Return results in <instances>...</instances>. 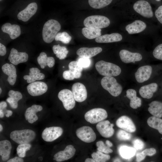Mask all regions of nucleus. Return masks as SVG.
Masks as SVG:
<instances>
[{"mask_svg":"<svg viewBox=\"0 0 162 162\" xmlns=\"http://www.w3.org/2000/svg\"><path fill=\"white\" fill-rule=\"evenodd\" d=\"M162 74V64H146L139 65L131 75L133 80L140 86L148 83Z\"/></svg>","mask_w":162,"mask_h":162,"instance_id":"1","label":"nucleus"},{"mask_svg":"<svg viewBox=\"0 0 162 162\" xmlns=\"http://www.w3.org/2000/svg\"><path fill=\"white\" fill-rule=\"evenodd\" d=\"M98 73L104 76L116 77L122 76L124 79L127 76V69L125 66H121L112 63L100 60L95 64Z\"/></svg>","mask_w":162,"mask_h":162,"instance_id":"2","label":"nucleus"},{"mask_svg":"<svg viewBox=\"0 0 162 162\" xmlns=\"http://www.w3.org/2000/svg\"><path fill=\"white\" fill-rule=\"evenodd\" d=\"M162 86V74L149 82L140 86L136 88L142 98L150 99L157 95Z\"/></svg>","mask_w":162,"mask_h":162,"instance_id":"3","label":"nucleus"},{"mask_svg":"<svg viewBox=\"0 0 162 162\" xmlns=\"http://www.w3.org/2000/svg\"><path fill=\"white\" fill-rule=\"evenodd\" d=\"M120 59L124 65L128 64H138L139 65L148 64L145 60L142 54L138 52H132L123 49L119 52Z\"/></svg>","mask_w":162,"mask_h":162,"instance_id":"4","label":"nucleus"},{"mask_svg":"<svg viewBox=\"0 0 162 162\" xmlns=\"http://www.w3.org/2000/svg\"><path fill=\"white\" fill-rule=\"evenodd\" d=\"M100 83L103 88L114 97L119 96L123 91L122 85L114 77L104 76L102 79Z\"/></svg>","mask_w":162,"mask_h":162,"instance_id":"5","label":"nucleus"},{"mask_svg":"<svg viewBox=\"0 0 162 162\" xmlns=\"http://www.w3.org/2000/svg\"><path fill=\"white\" fill-rule=\"evenodd\" d=\"M61 28L60 23L56 20L51 19L46 22L42 30V38L44 41L47 43L52 42Z\"/></svg>","mask_w":162,"mask_h":162,"instance_id":"6","label":"nucleus"},{"mask_svg":"<svg viewBox=\"0 0 162 162\" xmlns=\"http://www.w3.org/2000/svg\"><path fill=\"white\" fill-rule=\"evenodd\" d=\"M35 136L34 131L27 129L14 130L10 134L11 139L19 144L29 143L34 139Z\"/></svg>","mask_w":162,"mask_h":162,"instance_id":"7","label":"nucleus"},{"mask_svg":"<svg viewBox=\"0 0 162 162\" xmlns=\"http://www.w3.org/2000/svg\"><path fill=\"white\" fill-rule=\"evenodd\" d=\"M83 24L86 27L99 29L108 26L110 24V21L107 17L104 16L92 15L86 18Z\"/></svg>","mask_w":162,"mask_h":162,"instance_id":"8","label":"nucleus"},{"mask_svg":"<svg viewBox=\"0 0 162 162\" xmlns=\"http://www.w3.org/2000/svg\"><path fill=\"white\" fill-rule=\"evenodd\" d=\"M107 116L106 111L103 108H99L89 110L85 113L84 117L87 122L94 124L103 121Z\"/></svg>","mask_w":162,"mask_h":162,"instance_id":"9","label":"nucleus"},{"mask_svg":"<svg viewBox=\"0 0 162 162\" xmlns=\"http://www.w3.org/2000/svg\"><path fill=\"white\" fill-rule=\"evenodd\" d=\"M58 97L66 110H70L74 107L75 100L72 91L70 90L65 89L60 91L58 93Z\"/></svg>","mask_w":162,"mask_h":162,"instance_id":"10","label":"nucleus"},{"mask_svg":"<svg viewBox=\"0 0 162 162\" xmlns=\"http://www.w3.org/2000/svg\"><path fill=\"white\" fill-rule=\"evenodd\" d=\"M133 8L137 13L146 18H151L153 16V12L150 4L144 0L136 2L134 4Z\"/></svg>","mask_w":162,"mask_h":162,"instance_id":"11","label":"nucleus"},{"mask_svg":"<svg viewBox=\"0 0 162 162\" xmlns=\"http://www.w3.org/2000/svg\"><path fill=\"white\" fill-rule=\"evenodd\" d=\"M76 134L79 139L87 143L94 142L96 137V134L93 129L88 126H84L77 129Z\"/></svg>","mask_w":162,"mask_h":162,"instance_id":"12","label":"nucleus"},{"mask_svg":"<svg viewBox=\"0 0 162 162\" xmlns=\"http://www.w3.org/2000/svg\"><path fill=\"white\" fill-rule=\"evenodd\" d=\"M63 132V129L60 127H51L46 128L42 133V138L46 142H52L61 136Z\"/></svg>","mask_w":162,"mask_h":162,"instance_id":"13","label":"nucleus"},{"mask_svg":"<svg viewBox=\"0 0 162 162\" xmlns=\"http://www.w3.org/2000/svg\"><path fill=\"white\" fill-rule=\"evenodd\" d=\"M28 93L33 96L41 95L46 92L48 86L43 82L36 81L28 84L27 87Z\"/></svg>","mask_w":162,"mask_h":162,"instance_id":"14","label":"nucleus"},{"mask_svg":"<svg viewBox=\"0 0 162 162\" xmlns=\"http://www.w3.org/2000/svg\"><path fill=\"white\" fill-rule=\"evenodd\" d=\"M72 92L75 101L81 102L85 101L87 98V93L85 86L82 83L76 82L72 87Z\"/></svg>","mask_w":162,"mask_h":162,"instance_id":"15","label":"nucleus"},{"mask_svg":"<svg viewBox=\"0 0 162 162\" xmlns=\"http://www.w3.org/2000/svg\"><path fill=\"white\" fill-rule=\"evenodd\" d=\"M135 88H129L125 91V95L129 100V105L130 108L136 109L140 107L142 105L141 99L137 96V91Z\"/></svg>","mask_w":162,"mask_h":162,"instance_id":"16","label":"nucleus"},{"mask_svg":"<svg viewBox=\"0 0 162 162\" xmlns=\"http://www.w3.org/2000/svg\"><path fill=\"white\" fill-rule=\"evenodd\" d=\"M114 124L108 120L102 121L98 123L96 128L97 130L103 137L109 138L113 136L114 130Z\"/></svg>","mask_w":162,"mask_h":162,"instance_id":"17","label":"nucleus"},{"mask_svg":"<svg viewBox=\"0 0 162 162\" xmlns=\"http://www.w3.org/2000/svg\"><path fill=\"white\" fill-rule=\"evenodd\" d=\"M116 124L118 127L129 133H134L136 130V126L132 120L125 116L119 118Z\"/></svg>","mask_w":162,"mask_h":162,"instance_id":"18","label":"nucleus"},{"mask_svg":"<svg viewBox=\"0 0 162 162\" xmlns=\"http://www.w3.org/2000/svg\"><path fill=\"white\" fill-rule=\"evenodd\" d=\"M76 151L73 146L68 145L66 147L64 150L56 153L54 156L53 160L58 162L67 160L74 155Z\"/></svg>","mask_w":162,"mask_h":162,"instance_id":"19","label":"nucleus"},{"mask_svg":"<svg viewBox=\"0 0 162 162\" xmlns=\"http://www.w3.org/2000/svg\"><path fill=\"white\" fill-rule=\"evenodd\" d=\"M37 9V3L34 2L31 3L18 14L17 18L19 20L26 22L36 13Z\"/></svg>","mask_w":162,"mask_h":162,"instance_id":"20","label":"nucleus"},{"mask_svg":"<svg viewBox=\"0 0 162 162\" xmlns=\"http://www.w3.org/2000/svg\"><path fill=\"white\" fill-rule=\"evenodd\" d=\"M8 59L12 64L16 65L26 62L28 59V55L25 52H19L13 48L11 50Z\"/></svg>","mask_w":162,"mask_h":162,"instance_id":"21","label":"nucleus"},{"mask_svg":"<svg viewBox=\"0 0 162 162\" xmlns=\"http://www.w3.org/2000/svg\"><path fill=\"white\" fill-rule=\"evenodd\" d=\"M2 68L3 73L8 76V81L10 84L14 85L16 82L17 77L15 66L12 64L6 63L2 66Z\"/></svg>","mask_w":162,"mask_h":162,"instance_id":"22","label":"nucleus"},{"mask_svg":"<svg viewBox=\"0 0 162 162\" xmlns=\"http://www.w3.org/2000/svg\"><path fill=\"white\" fill-rule=\"evenodd\" d=\"M43 109L42 106L34 104L28 108L26 110L24 114L26 120L31 124H32L36 121L38 117L36 114L37 112L41 111Z\"/></svg>","mask_w":162,"mask_h":162,"instance_id":"23","label":"nucleus"},{"mask_svg":"<svg viewBox=\"0 0 162 162\" xmlns=\"http://www.w3.org/2000/svg\"><path fill=\"white\" fill-rule=\"evenodd\" d=\"M1 29L4 32L8 34L12 39L17 38L21 34L20 28L16 24L11 25L10 23H6L2 26Z\"/></svg>","mask_w":162,"mask_h":162,"instance_id":"24","label":"nucleus"},{"mask_svg":"<svg viewBox=\"0 0 162 162\" xmlns=\"http://www.w3.org/2000/svg\"><path fill=\"white\" fill-rule=\"evenodd\" d=\"M102 49L99 47H81L77 50L76 54L80 57L90 58L101 52Z\"/></svg>","mask_w":162,"mask_h":162,"instance_id":"25","label":"nucleus"},{"mask_svg":"<svg viewBox=\"0 0 162 162\" xmlns=\"http://www.w3.org/2000/svg\"><path fill=\"white\" fill-rule=\"evenodd\" d=\"M146 24L140 20H135L132 23L127 25L125 29L130 34L140 33L146 28Z\"/></svg>","mask_w":162,"mask_h":162,"instance_id":"26","label":"nucleus"},{"mask_svg":"<svg viewBox=\"0 0 162 162\" xmlns=\"http://www.w3.org/2000/svg\"><path fill=\"white\" fill-rule=\"evenodd\" d=\"M122 39V37L117 33L110 34H105L96 38L95 41L98 43H109L120 41Z\"/></svg>","mask_w":162,"mask_h":162,"instance_id":"27","label":"nucleus"},{"mask_svg":"<svg viewBox=\"0 0 162 162\" xmlns=\"http://www.w3.org/2000/svg\"><path fill=\"white\" fill-rule=\"evenodd\" d=\"M148 111L153 116L162 118V101L155 100L152 101L148 104Z\"/></svg>","mask_w":162,"mask_h":162,"instance_id":"28","label":"nucleus"},{"mask_svg":"<svg viewBox=\"0 0 162 162\" xmlns=\"http://www.w3.org/2000/svg\"><path fill=\"white\" fill-rule=\"evenodd\" d=\"M29 75H25L23 79L27 80L28 83H31L36 80L43 79L45 77L44 74L40 73V70L36 68H32L29 69Z\"/></svg>","mask_w":162,"mask_h":162,"instance_id":"29","label":"nucleus"},{"mask_svg":"<svg viewBox=\"0 0 162 162\" xmlns=\"http://www.w3.org/2000/svg\"><path fill=\"white\" fill-rule=\"evenodd\" d=\"M11 149V143L9 141L4 140L0 141V155L3 161H7L9 158Z\"/></svg>","mask_w":162,"mask_h":162,"instance_id":"30","label":"nucleus"},{"mask_svg":"<svg viewBox=\"0 0 162 162\" xmlns=\"http://www.w3.org/2000/svg\"><path fill=\"white\" fill-rule=\"evenodd\" d=\"M37 61L41 68L44 69L46 65L49 68L52 67L55 64V60L52 57H47L44 52H41L37 58Z\"/></svg>","mask_w":162,"mask_h":162,"instance_id":"31","label":"nucleus"},{"mask_svg":"<svg viewBox=\"0 0 162 162\" xmlns=\"http://www.w3.org/2000/svg\"><path fill=\"white\" fill-rule=\"evenodd\" d=\"M8 94L9 97L6 99V101L12 108H17L18 106V101L22 98L21 93L17 91L10 90Z\"/></svg>","mask_w":162,"mask_h":162,"instance_id":"32","label":"nucleus"},{"mask_svg":"<svg viewBox=\"0 0 162 162\" xmlns=\"http://www.w3.org/2000/svg\"><path fill=\"white\" fill-rule=\"evenodd\" d=\"M136 150L134 148L126 145L120 146L118 149L119 154L124 159H128L135 155Z\"/></svg>","mask_w":162,"mask_h":162,"instance_id":"33","label":"nucleus"},{"mask_svg":"<svg viewBox=\"0 0 162 162\" xmlns=\"http://www.w3.org/2000/svg\"><path fill=\"white\" fill-rule=\"evenodd\" d=\"M147 123L150 127L156 130L159 133L162 135V119L153 116L149 117Z\"/></svg>","mask_w":162,"mask_h":162,"instance_id":"34","label":"nucleus"},{"mask_svg":"<svg viewBox=\"0 0 162 162\" xmlns=\"http://www.w3.org/2000/svg\"><path fill=\"white\" fill-rule=\"evenodd\" d=\"M101 32L100 29H94L86 27L83 28L82 30L83 35L89 39L96 38L101 36Z\"/></svg>","mask_w":162,"mask_h":162,"instance_id":"35","label":"nucleus"},{"mask_svg":"<svg viewBox=\"0 0 162 162\" xmlns=\"http://www.w3.org/2000/svg\"><path fill=\"white\" fill-rule=\"evenodd\" d=\"M52 50L56 57L60 60L64 59L68 52L65 46H61L59 44L54 45L52 47Z\"/></svg>","mask_w":162,"mask_h":162,"instance_id":"36","label":"nucleus"},{"mask_svg":"<svg viewBox=\"0 0 162 162\" xmlns=\"http://www.w3.org/2000/svg\"><path fill=\"white\" fill-rule=\"evenodd\" d=\"M68 68L69 69L74 73L75 78L78 79L81 77L83 68L79 64L77 61L70 62L68 64Z\"/></svg>","mask_w":162,"mask_h":162,"instance_id":"37","label":"nucleus"},{"mask_svg":"<svg viewBox=\"0 0 162 162\" xmlns=\"http://www.w3.org/2000/svg\"><path fill=\"white\" fill-rule=\"evenodd\" d=\"M112 0H88L90 6L94 9L104 8L110 4Z\"/></svg>","mask_w":162,"mask_h":162,"instance_id":"38","label":"nucleus"},{"mask_svg":"<svg viewBox=\"0 0 162 162\" xmlns=\"http://www.w3.org/2000/svg\"><path fill=\"white\" fill-rule=\"evenodd\" d=\"M156 149L154 148L146 149L142 152L137 153L136 154V161L139 162L143 160L146 156H152L156 153Z\"/></svg>","mask_w":162,"mask_h":162,"instance_id":"39","label":"nucleus"},{"mask_svg":"<svg viewBox=\"0 0 162 162\" xmlns=\"http://www.w3.org/2000/svg\"><path fill=\"white\" fill-rule=\"evenodd\" d=\"M91 155L92 158L97 162H106L110 158L109 155L104 154L98 151L93 153Z\"/></svg>","mask_w":162,"mask_h":162,"instance_id":"40","label":"nucleus"},{"mask_svg":"<svg viewBox=\"0 0 162 162\" xmlns=\"http://www.w3.org/2000/svg\"><path fill=\"white\" fill-rule=\"evenodd\" d=\"M32 146L29 143L20 144L16 148V153L19 157L24 158L26 155V152L29 150Z\"/></svg>","mask_w":162,"mask_h":162,"instance_id":"41","label":"nucleus"},{"mask_svg":"<svg viewBox=\"0 0 162 162\" xmlns=\"http://www.w3.org/2000/svg\"><path fill=\"white\" fill-rule=\"evenodd\" d=\"M71 38V37L67 32H64L58 33L55 39L56 41H60L64 44H68L70 41Z\"/></svg>","mask_w":162,"mask_h":162,"instance_id":"42","label":"nucleus"},{"mask_svg":"<svg viewBox=\"0 0 162 162\" xmlns=\"http://www.w3.org/2000/svg\"><path fill=\"white\" fill-rule=\"evenodd\" d=\"M152 55L155 59L162 61V43L155 46L152 51Z\"/></svg>","mask_w":162,"mask_h":162,"instance_id":"43","label":"nucleus"},{"mask_svg":"<svg viewBox=\"0 0 162 162\" xmlns=\"http://www.w3.org/2000/svg\"><path fill=\"white\" fill-rule=\"evenodd\" d=\"M96 145L98 147L97 150L99 151L106 154L112 153L113 152L112 150L107 146H106L102 141L97 142Z\"/></svg>","mask_w":162,"mask_h":162,"instance_id":"44","label":"nucleus"},{"mask_svg":"<svg viewBox=\"0 0 162 162\" xmlns=\"http://www.w3.org/2000/svg\"><path fill=\"white\" fill-rule=\"evenodd\" d=\"M117 138L120 140L126 141L130 140L132 137L130 134L124 130H120L117 133Z\"/></svg>","mask_w":162,"mask_h":162,"instance_id":"45","label":"nucleus"},{"mask_svg":"<svg viewBox=\"0 0 162 162\" xmlns=\"http://www.w3.org/2000/svg\"><path fill=\"white\" fill-rule=\"evenodd\" d=\"M79 64L83 68L88 67L90 65L91 62L89 58L80 57L77 61Z\"/></svg>","mask_w":162,"mask_h":162,"instance_id":"46","label":"nucleus"},{"mask_svg":"<svg viewBox=\"0 0 162 162\" xmlns=\"http://www.w3.org/2000/svg\"><path fill=\"white\" fill-rule=\"evenodd\" d=\"M134 148L137 150H141L144 147V143L141 140L139 139H136L133 142Z\"/></svg>","mask_w":162,"mask_h":162,"instance_id":"47","label":"nucleus"},{"mask_svg":"<svg viewBox=\"0 0 162 162\" xmlns=\"http://www.w3.org/2000/svg\"><path fill=\"white\" fill-rule=\"evenodd\" d=\"M63 76L64 79L68 80H72L75 78L74 73L69 69L64 71Z\"/></svg>","mask_w":162,"mask_h":162,"instance_id":"48","label":"nucleus"},{"mask_svg":"<svg viewBox=\"0 0 162 162\" xmlns=\"http://www.w3.org/2000/svg\"><path fill=\"white\" fill-rule=\"evenodd\" d=\"M154 14L158 21L162 24V5L160 6L158 8Z\"/></svg>","mask_w":162,"mask_h":162,"instance_id":"49","label":"nucleus"},{"mask_svg":"<svg viewBox=\"0 0 162 162\" xmlns=\"http://www.w3.org/2000/svg\"><path fill=\"white\" fill-rule=\"evenodd\" d=\"M7 162H23L24 160L22 158L15 157L7 161Z\"/></svg>","mask_w":162,"mask_h":162,"instance_id":"50","label":"nucleus"},{"mask_svg":"<svg viewBox=\"0 0 162 162\" xmlns=\"http://www.w3.org/2000/svg\"><path fill=\"white\" fill-rule=\"evenodd\" d=\"M6 53L5 46L1 43H0V55L1 56H4Z\"/></svg>","mask_w":162,"mask_h":162,"instance_id":"51","label":"nucleus"},{"mask_svg":"<svg viewBox=\"0 0 162 162\" xmlns=\"http://www.w3.org/2000/svg\"><path fill=\"white\" fill-rule=\"evenodd\" d=\"M7 106L6 103L4 101H2L0 103V110H3Z\"/></svg>","mask_w":162,"mask_h":162,"instance_id":"52","label":"nucleus"},{"mask_svg":"<svg viewBox=\"0 0 162 162\" xmlns=\"http://www.w3.org/2000/svg\"><path fill=\"white\" fill-rule=\"evenodd\" d=\"M6 112L7 114H6L5 116L7 117H9L11 116L13 114V112L12 111L9 110H6Z\"/></svg>","mask_w":162,"mask_h":162,"instance_id":"53","label":"nucleus"},{"mask_svg":"<svg viewBox=\"0 0 162 162\" xmlns=\"http://www.w3.org/2000/svg\"><path fill=\"white\" fill-rule=\"evenodd\" d=\"M106 143L107 146L109 147H111L113 146L112 143L108 140H106Z\"/></svg>","mask_w":162,"mask_h":162,"instance_id":"54","label":"nucleus"},{"mask_svg":"<svg viewBox=\"0 0 162 162\" xmlns=\"http://www.w3.org/2000/svg\"><path fill=\"white\" fill-rule=\"evenodd\" d=\"M85 162H95V161L93 158H87L85 160Z\"/></svg>","mask_w":162,"mask_h":162,"instance_id":"55","label":"nucleus"},{"mask_svg":"<svg viewBox=\"0 0 162 162\" xmlns=\"http://www.w3.org/2000/svg\"><path fill=\"white\" fill-rule=\"evenodd\" d=\"M4 116V113L3 110H0V117L2 118Z\"/></svg>","mask_w":162,"mask_h":162,"instance_id":"56","label":"nucleus"},{"mask_svg":"<svg viewBox=\"0 0 162 162\" xmlns=\"http://www.w3.org/2000/svg\"><path fill=\"white\" fill-rule=\"evenodd\" d=\"M158 96H160V97H162V87L158 92V94H157Z\"/></svg>","mask_w":162,"mask_h":162,"instance_id":"57","label":"nucleus"},{"mask_svg":"<svg viewBox=\"0 0 162 162\" xmlns=\"http://www.w3.org/2000/svg\"><path fill=\"white\" fill-rule=\"evenodd\" d=\"M3 127L1 124H0V131L1 132L3 130Z\"/></svg>","mask_w":162,"mask_h":162,"instance_id":"58","label":"nucleus"},{"mask_svg":"<svg viewBox=\"0 0 162 162\" xmlns=\"http://www.w3.org/2000/svg\"><path fill=\"white\" fill-rule=\"evenodd\" d=\"M114 161H115V162H116V161L119 162V161H120V160L119 159H116V160H115Z\"/></svg>","mask_w":162,"mask_h":162,"instance_id":"59","label":"nucleus"},{"mask_svg":"<svg viewBox=\"0 0 162 162\" xmlns=\"http://www.w3.org/2000/svg\"><path fill=\"white\" fill-rule=\"evenodd\" d=\"M2 92V89H1V88H0V94H1Z\"/></svg>","mask_w":162,"mask_h":162,"instance_id":"60","label":"nucleus"},{"mask_svg":"<svg viewBox=\"0 0 162 162\" xmlns=\"http://www.w3.org/2000/svg\"><path fill=\"white\" fill-rule=\"evenodd\" d=\"M157 1H160V0H156Z\"/></svg>","mask_w":162,"mask_h":162,"instance_id":"61","label":"nucleus"},{"mask_svg":"<svg viewBox=\"0 0 162 162\" xmlns=\"http://www.w3.org/2000/svg\"><path fill=\"white\" fill-rule=\"evenodd\" d=\"M0 1H1L2 0H0Z\"/></svg>","mask_w":162,"mask_h":162,"instance_id":"62","label":"nucleus"}]
</instances>
